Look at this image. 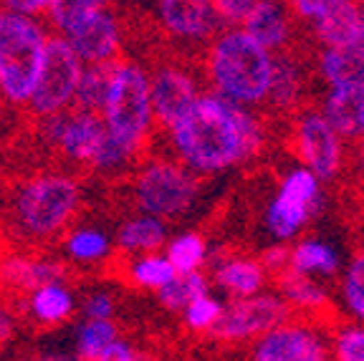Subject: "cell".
Masks as SVG:
<instances>
[{"label":"cell","mask_w":364,"mask_h":361,"mask_svg":"<svg viewBox=\"0 0 364 361\" xmlns=\"http://www.w3.org/2000/svg\"><path fill=\"white\" fill-rule=\"evenodd\" d=\"M58 281H66V268L53 258L18 253L0 260V286L11 288V291L31 293L36 288Z\"/></svg>","instance_id":"22"},{"label":"cell","mask_w":364,"mask_h":361,"mask_svg":"<svg viewBox=\"0 0 364 361\" xmlns=\"http://www.w3.org/2000/svg\"><path fill=\"white\" fill-rule=\"evenodd\" d=\"M177 276L175 266L170 263V258L165 255V250L159 253H144L134 255L127 260L124 266V278L132 288L136 291H147V293L157 296L167 283H172Z\"/></svg>","instance_id":"29"},{"label":"cell","mask_w":364,"mask_h":361,"mask_svg":"<svg viewBox=\"0 0 364 361\" xmlns=\"http://www.w3.org/2000/svg\"><path fill=\"white\" fill-rule=\"evenodd\" d=\"M276 53L263 48L243 28H220L205 45L203 79L223 99L248 109H263L271 94Z\"/></svg>","instance_id":"2"},{"label":"cell","mask_w":364,"mask_h":361,"mask_svg":"<svg viewBox=\"0 0 364 361\" xmlns=\"http://www.w3.org/2000/svg\"><path fill=\"white\" fill-rule=\"evenodd\" d=\"M41 361H89V359L79 356L74 349H53V351H46L41 356Z\"/></svg>","instance_id":"44"},{"label":"cell","mask_w":364,"mask_h":361,"mask_svg":"<svg viewBox=\"0 0 364 361\" xmlns=\"http://www.w3.org/2000/svg\"><path fill=\"white\" fill-rule=\"evenodd\" d=\"M357 51L364 56V3H362V31H359V43H357Z\"/></svg>","instance_id":"45"},{"label":"cell","mask_w":364,"mask_h":361,"mask_svg":"<svg viewBox=\"0 0 364 361\" xmlns=\"http://www.w3.org/2000/svg\"><path fill=\"white\" fill-rule=\"evenodd\" d=\"M165 255L177 273H200L213 263L210 240L200 230H180L167 240Z\"/></svg>","instance_id":"27"},{"label":"cell","mask_w":364,"mask_h":361,"mask_svg":"<svg viewBox=\"0 0 364 361\" xmlns=\"http://www.w3.org/2000/svg\"><path fill=\"white\" fill-rule=\"evenodd\" d=\"M76 293L68 288L66 281L48 283V286H41L28 293L26 301V311H28L31 321L36 326L53 328L66 323L68 318L76 313Z\"/></svg>","instance_id":"24"},{"label":"cell","mask_w":364,"mask_h":361,"mask_svg":"<svg viewBox=\"0 0 364 361\" xmlns=\"http://www.w3.org/2000/svg\"><path fill=\"white\" fill-rule=\"evenodd\" d=\"M86 63L74 51V45L68 43L63 36H56L48 41L43 63H41L38 81H36L33 96L28 102V112L36 119H48L63 114L76 107V91L79 81L84 76Z\"/></svg>","instance_id":"9"},{"label":"cell","mask_w":364,"mask_h":361,"mask_svg":"<svg viewBox=\"0 0 364 361\" xmlns=\"http://www.w3.org/2000/svg\"><path fill=\"white\" fill-rule=\"evenodd\" d=\"M273 288L281 293V298L286 301L294 316L324 321L336 311L334 291L326 286V281H318V278L284 271L279 278H273Z\"/></svg>","instance_id":"20"},{"label":"cell","mask_w":364,"mask_h":361,"mask_svg":"<svg viewBox=\"0 0 364 361\" xmlns=\"http://www.w3.org/2000/svg\"><path fill=\"white\" fill-rule=\"evenodd\" d=\"M349 170L354 172L359 182L364 185V134L357 141H352V157H349Z\"/></svg>","instance_id":"43"},{"label":"cell","mask_w":364,"mask_h":361,"mask_svg":"<svg viewBox=\"0 0 364 361\" xmlns=\"http://www.w3.org/2000/svg\"><path fill=\"white\" fill-rule=\"evenodd\" d=\"M344 255L331 243L329 237L321 235H301L289 245V271L301 273L318 281L336 278L344 268Z\"/></svg>","instance_id":"21"},{"label":"cell","mask_w":364,"mask_h":361,"mask_svg":"<svg viewBox=\"0 0 364 361\" xmlns=\"http://www.w3.org/2000/svg\"><path fill=\"white\" fill-rule=\"evenodd\" d=\"M86 66H102V63H117L124 48V28H122L119 16L107 8V11L91 16L79 28L63 36Z\"/></svg>","instance_id":"15"},{"label":"cell","mask_w":364,"mask_h":361,"mask_svg":"<svg viewBox=\"0 0 364 361\" xmlns=\"http://www.w3.org/2000/svg\"><path fill=\"white\" fill-rule=\"evenodd\" d=\"M311 79H316L314 76V63H309L306 58L299 56L296 51L279 53L266 107L273 114H286V117L296 114L299 109L306 107Z\"/></svg>","instance_id":"17"},{"label":"cell","mask_w":364,"mask_h":361,"mask_svg":"<svg viewBox=\"0 0 364 361\" xmlns=\"http://www.w3.org/2000/svg\"><path fill=\"white\" fill-rule=\"evenodd\" d=\"M97 361H154V359L144 349H139L136 344H132L129 339L119 336L112 346H107V351H104Z\"/></svg>","instance_id":"40"},{"label":"cell","mask_w":364,"mask_h":361,"mask_svg":"<svg viewBox=\"0 0 364 361\" xmlns=\"http://www.w3.org/2000/svg\"><path fill=\"white\" fill-rule=\"evenodd\" d=\"M357 3H364V0H357Z\"/></svg>","instance_id":"47"},{"label":"cell","mask_w":364,"mask_h":361,"mask_svg":"<svg viewBox=\"0 0 364 361\" xmlns=\"http://www.w3.org/2000/svg\"><path fill=\"white\" fill-rule=\"evenodd\" d=\"M331 361H364V323L339 318L329 326Z\"/></svg>","instance_id":"36"},{"label":"cell","mask_w":364,"mask_h":361,"mask_svg":"<svg viewBox=\"0 0 364 361\" xmlns=\"http://www.w3.org/2000/svg\"><path fill=\"white\" fill-rule=\"evenodd\" d=\"M213 291V281L205 271L200 273H177L175 281L167 283L162 291L157 293V301L162 308L172 311L180 316L182 311L188 308L193 301H198L200 296L210 293Z\"/></svg>","instance_id":"31"},{"label":"cell","mask_w":364,"mask_h":361,"mask_svg":"<svg viewBox=\"0 0 364 361\" xmlns=\"http://www.w3.org/2000/svg\"><path fill=\"white\" fill-rule=\"evenodd\" d=\"M109 131L102 114L68 109L56 117L41 119V139L51 144L63 159L91 167Z\"/></svg>","instance_id":"12"},{"label":"cell","mask_w":364,"mask_h":361,"mask_svg":"<svg viewBox=\"0 0 364 361\" xmlns=\"http://www.w3.org/2000/svg\"><path fill=\"white\" fill-rule=\"evenodd\" d=\"M114 316H117V298L107 288H94L81 298V318L114 321Z\"/></svg>","instance_id":"38"},{"label":"cell","mask_w":364,"mask_h":361,"mask_svg":"<svg viewBox=\"0 0 364 361\" xmlns=\"http://www.w3.org/2000/svg\"><path fill=\"white\" fill-rule=\"evenodd\" d=\"M359 31H362V3L349 0L347 6L339 8L334 16L311 28V38L318 48H354L357 51Z\"/></svg>","instance_id":"26"},{"label":"cell","mask_w":364,"mask_h":361,"mask_svg":"<svg viewBox=\"0 0 364 361\" xmlns=\"http://www.w3.org/2000/svg\"><path fill=\"white\" fill-rule=\"evenodd\" d=\"M51 6H53V0H0V8L21 13V16H28V18L48 16Z\"/></svg>","instance_id":"41"},{"label":"cell","mask_w":364,"mask_h":361,"mask_svg":"<svg viewBox=\"0 0 364 361\" xmlns=\"http://www.w3.org/2000/svg\"><path fill=\"white\" fill-rule=\"evenodd\" d=\"M18 333V316L8 306L0 303V346L11 344Z\"/></svg>","instance_id":"42"},{"label":"cell","mask_w":364,"mask_h":361,"mask_svg":"<svg viewBox=\"0 0 364 361\" xmlns=\"http://www.w3.org/2000/svg\"><path fill=\"white\" fill-rule=\"evenodd\" d=\"M316 107L349 144L357 141L364 134V74L324 86Z\"/></svg>","instance_id":"18"},{"label":"cell","mask_w":364,"mask_h":361,"mask_svg":"<svg viewBox=\"0 0 364 361\" xmlns=\"http://www.w3.org/2000/svg\"><path fill=\"white\" fill-rule=\"evenodd\" d=\"M314 76L321 86L339 84L364 74V56L354 48H318L314 56Z\"/></svg>","instance_id":"30"},{"label":"cell","mask_w":364,"mask_h":361,"mask_svg":"<svg viewBox=\"0 0 364 361\" xmlns=\"http://www.w3.org/2000/svg\"><path fill=\"white\" fill-rule=\"evenodd\" d=\"M245 361H331L329 326L291 316L248 346Z\"/></svg>","instance_id":"11"},{"label":"cell","mask_w":364,"mask_h":361,"mask_svg":"<svg viewBox=\"0 0 364 361\" xmlns=\"http://www.w3.org/2000/svg\"><path fill=\"white\" fill-rule=\"evenodd\" d=\"M119 326L114 321H97V318H81L74 326V341L71 349L79 356L89 361H97L99 356L107 351V346H112L119 339Z\"/></svg>","instance_id":"32"},{"label":"cell","mask_w":364,"mask_h":361,"mask_svg":"<svg viewBox=\"0 0 364 361\" xmlns=\"http://www.w3.org/2000/svg\"><path fill=\"white\" fill-rule=\"evenodd\" d=\"M112 71H114V63L86 66L84 76H81V81H79V91H76L74 109L102 114L104 102H107V94H109V84H112Z\"/></svg>","instance_id":"34"},{"label":"cell","mask_w":364,"mask_h":361,"mask_svg":"<svg viewBox=\"0 0 364 361\" xmlns=\"http://www.w3.org/2000/svg\"><path fill=\"white\" fill-rule=\"evenodd\" d=\"M240 28L250 38H256L263 48L279 56V53L294 51L299 21L294 18L286 0H258V6L245 18Z\"/></svg>","instance_id":"19"},{"label":"cell","mask_w":364,"mask_h":361,"mask_svg":"<svg viewBox=\"0 0 364 361\" xmlns=\"http://www.w3.org/2000/svg\"><path fill=\"white\" fill-rule=\"evenodd\" d=\"M112 8V0H53L48 11V26L56 36H68L91 16Z\"/></svg>","instance_id":"33"},{"label":"cell","mask_w":364,"mask_h":361,"mask_svg":"<svg viewBox=\"0 0 364 361\" xmlns=\"http://www.w3.org/2000/svg\"><path fill=\"white\" fill-rule=\"evenodd\" d=\"M210 281L228 301H240L268 291L273 281L261 255L248 253H220L210 263Z\"/></svg>","instance_id":"16"},{"label":"cell","mask_w":364,"mask_h":361,"mask_svg":"<svg viewBox=\"0 0 364 361\" xmlns=\"http://www.w3.org/2000/svg\"><path fill=\"white\" fill-rule=\"evenodd\" d=\"M81 185L68 172H41L13 195V222L31 240H48L68 227L81 208Z\"/></svg>","instance_id":"5"},{"label":"cell","mask_w":364,"mask_h":361,"mask_svg":"<svg viewBox=\"0 0 364 361\" xmlns=\"http://www.w3.org/2000/svg\"><path fill=\"white\" fill-rule=\"evenodd\" d=\"M223 308H225L223 296H215L210 291V293L200 296L198 301H193L188 308L182 311L180 321H182V326L188 328L190 333H195V336H213L215 326L220 323Z\"/></svg>","instance_id":"35"},{"label":"cell","mask_w":364,"mask_h":361,"mask_svg":"<svg viewBox=\"0 0 364 361\" xmlns=\"http://www.w3.org/2000/svg\"><path fill=\"white\" fill-rule=\"evenodd\" d=\"M170 222L159 220L154 215L147 212H134L119 222L117 232H114V248L124 253L127 258L144 253H159L165 250L167 240H170Z\"/></svg>","instance_id":"23"},{"label":"cell","mask_w":364,"mask_h":361,"mask_svg":"<svg viewBox=\"0 0 364 361\" xmlns=\"http://www.w3.org/2000/svg\"><path fill=\"white\" fill-rule=\"evenodd\" d=\"M51 38L38 18L0 8V99L8 107H28Z\"/></svg>","instance_id":"4"},{"label":"cell","mask_w":364,"mask_h":361,"mask_svg":"<svg viewBox=\"0 0 364 361\" xmlns=\"http://www.w3.org/2000/svg\"><path fill=\"white\" fill-rule=\"evenodd\" d=\"M294 316L276 288L240 301H225L220 323L210 339L223 346H250L271 328L281 326Z\"/></svg>","instance_id":"10"},{"label":"cell","mask_w":364,"mask_h":361,"mask_svg":"<svg viewBox=\"0 0 364 361\" xmlns=\"http://www.w3.org/2000/svg\"><path fill=\"white\" fill-rule=\"evenodd\" d=\"M152 71V107L157 129L165 131L188 112L203 94V76L185 61H162Z\"/></svg>","instance_id":"13"},{"label":"cell","mask_w":364,"mask_h":361,"mask_svg":"<svg viewBox=\"0 0 364 361\" xmlns=\"http://www.w3.org/2000/svg\"><path fill=\"white\" fill-rule=\"evenodd\" d=\"M107 131L142 154L157 129L152 107V71L134 58H119L114 63L112 84L102 109Z\"/></svg>","instance_id":"3"},{"label":"cell","mask_w":364,"mask_h":361,"mask_svg":"<svg viewBox=\"0 0 364 361\" xmlns=\"http://www.w3.org/2000/svg\"><path fill=\"white\" fill-rule=\"evenodd\" d=\"M213 6H215L223 28H240L245 18L258 6V0H213Z\"/></svg>","instance_id":"39"},{"label":"cell","mask_w":364,"mask_h":361,"mask_svg":"<svg viewBox=\"0 0 364 361\" xmlns=\"http://www.w3.org/2000/svg\"><path fill=\"white\" fill-rule=\"evenodd\" d=\"M154 21L167 38L188 48H205L223 28L213 0H154Z\"/></svg>","instance_id":"14"},{"label":"cell","mask_w":364,"mask_h":361,"mask_svg":"<svg viewBox=\"0 0 364 361\" xmlns=\"http://www.w3.org/2000/svg\"><path fill=\"white\" fill-rule=\"evenodd\" d=\"M334 301L341 318L364 323V245L344 260V268L336 276Z\"/></svg>","instance_id":"25"},{"label":"cell","mask_w":364,"mask_h":361,"mask_svg":"<svg viewBox=\"0 0 364 361\" xmlns=\"http://www.w3.org/2000/svg\"><path fill=\"white\" fill-rule=\"evenodd\" d=\"M299 21V26H306L309 31L316 28L318 23H324L329 16H334L339 8H344L349 0H286Z\"/></svg>","instance_id":"37"},{"label":"cell","mask_w":364,"mask_h":361,"mask_svg":"<svg viewBox=\"0 0 364 361\" xmlns=\"http://www.w3.org/2000/svg\"><path fill=\"white\" fill-rule=\"evenodd\" d=\"M326 203V185L306 170L304 164L294 162L281 172L276 187L268 195L263 208V230L271 243L291 245L311 227Z\"/></svg>","instance_id":"7"},{"label":"cell","mask_w":364,"mask_h":361,"mask_svg":"<svg viewBox=\"0 0 364 361\" xmlns=\"http://www.w3.org/2000/svg\"><path fill=\"white\" fill-rule=\"evenodd\" d=\"M289 147L294 159L331 185L349 170L352 144L336 131L318 107H304L289 117Z\"/></svg>","instance_id":"8"},{"label":"cell","mask_w":364,"mask_h":361,"mask_svg":"<svg viewBox=\"0 0 364 361\" xmlns=\"http://www.w3.org/2000/svg\"><path fill=\"white\" fill-rule=\"evenodd\" d=\"M167 154L198 177H218L253 162L268 144V124L258 109L240 107L205 89L165 129Z\"/></svg>","instance_id":"1"},{"label":"cell","mask_w":364,"mask_h":361,"mask_svg":"<svg viewBox=\"0 0 364 361\" xmlns=\"http://www.w3.org/2000/svg\"><path fill=\"white\" fill-rule=\"evenodd\" d=\"M136 212L175 222L195 212L200 203V177L172 154H152L136 164L129 182Z\"/></svg>","instance_id":"6"},{"label":"cell","mask_w":364,"mask_h":361,"mask_svg":"<svg viewBox=\"0 0 364 361\" xmlns=\"http://www.w3.org/2000/svg\"><path fill=\"white\" fill-rule=\"evenodd\" d=\"M362 232H364V205H362Z\"/></svg>","instance_id":"46"},{"label":"cell","mask_w":364,"mask_h":361,"mask_svg":"<svg viewBox=\"0 0 364 361\" xmlns=\"http://www.w3.org/2000/svg\"><path fill=\"white\" fill-rule=\"evenodd\" d=\"M114 237L104 232L102 227L79 225L68 230L63 237V253L76 266H99L112 255Z\"/></svg>","instance_id":"28"},{"label":"cell","mask_w":364,"mask_h":361,"mask_svg":"<svg viewBox=\"0 0 364 361\" xmlns=\"http://www.w3.org/2000/svg\"><path fill=\"white\" fill-rule=\"evenodd\" d=\"M28 361H31V359H28ZM36 361H41V359H36Z\"/></svg>","instance_id":"48"}]
</instances>
